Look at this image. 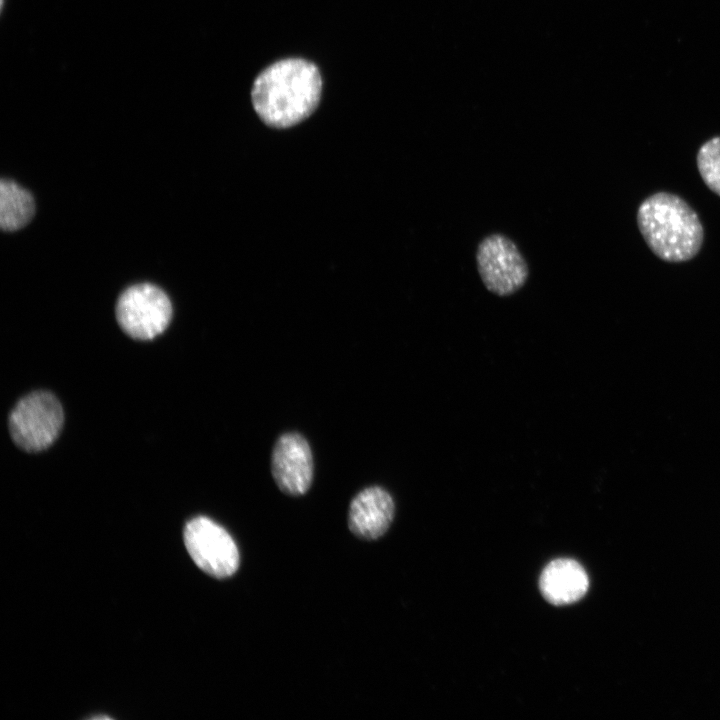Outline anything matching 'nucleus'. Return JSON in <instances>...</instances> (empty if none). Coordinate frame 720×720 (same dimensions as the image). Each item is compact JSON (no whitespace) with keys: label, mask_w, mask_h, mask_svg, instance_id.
Wrapping results in <instances>:
<instances>
[{"label":"nucleus","mask_w":720,"mask_h":720,"mask_svg":"<svg viewBox=\"0 0 720 720\" xmlns=\"http://www.w3.org/2000/svg\"><path fill=\"white\" fill-rule=\"evenodd\" d=\"M94 719H109V717H107V716H97V717H94Z\"/></svg>","instance_id":"f8f14e48"},{"label":"nucleus","mask_w":720,"mask_h":720,"mask_svg":"<svg viewBox=\"0 0 720 720\" xmlns=\"http://www.w3.org/2000/svg\"><path fill=\"white\" fill-rule=\"evenodd\" d=\"M322 77L302 58L281 59L265 68L251 89L253 108L270 127L288 128L308 118L319 104Z\"/></svg>","instance_id":"f257e3e1"},{"label":"nucleus","mask_w":720,"mask_h":720,"mask_svg":"<svg viewBox=\"0 0 720 720\" xmlns=\"http://www.w3.org/2000/svg\"><path fill=\"white\" fill-rule=\"evenodd\" d=\"M271 473L278 488L290 496L305 494L313 479V457L307 440L298 433H285L271 455Z\"/></svg>","instance_id":"0eeeda50"},{"label":"nucleus","mask_w":720,"mask_h":720,"mask_svg":"<svg viewBox=\"0 0 720 720\" xmlns=\"http://www.w3.org/2000/svg\"><path fill=\"white\" fill-rule=\"evenodd\" d=\"M121 329L137 340H150L161 334L172 318V305L166 293L155 285L142 283L127 288L116 305Z\"/></svg>","instance_id":"20e7f679"},{"label":"nucleus","mask_w":720,"mask_h":720,"mask_svg":"<svg viewBox=\"0 0 720 720\" xmlns=\"http://www.w3.org/2000/svg\"><path fill=\"white\" fill-rule=\"evenodd\" d=\"M589 579L575 560L560 558L551 561L542 571L539 588L553 605H567L580 600L587 592Z\"/></svg>","instance_id":"1a4fd4ad"},{"label":"nucleus","mask_w":720,"mask_h":720,"mask_svg":"<svg viewBox=\"0 0 720 720\" xmlns=\"http://www.w3.org/2000/svg\"><path fill=\"white\" fill-rule=\"evenodd\" d=\"M476 263L484 286L498 296L516 293L529 276L527 262L517 245L501 233L490 234L480 241Z\"/></svg>","instance_id":"39448f33"},{"label":"nucleus","mask_w":720,"mask_h":720,"mask_svg":"<svg viewBox=\"0 0 720 720\" xmlns=\"http://www.w3.org/2000/svg\"><path fill=\"white\" fill-rule=\"evenodd\" d=\"M696 163L705 185L720 196V136L713 137L701 145Z\"/></svg>","instance_id":"9b49d317"},{"label":"nucleus","mask_w":720,"mask_h":720,"mask_svg":"<svg viewBox=\"0 0 720 720\" xmlns=\"http://www.w3.org/2000/svg\"><path fill=\"white\" fill-rule=\"evenodd\" d=\"M63 421V409L58 399L50 392L35 391L15 405L8 426L18 447L27 452H38L56 440Z\"/></svg>","instance_id":"7ed1b4c3"},{"label":"nucleus","mask_w":720,"mask_h":720,"mask_svg":"<svg viewBox=\"0 0 720 720\" xmlns=\"http://www.w3.org/2000/svg\"><path fill=\"white\" fill-rule=\"evenodd\" d=\"M187 551L195 564L216 578L232 576L239 567V551L230 534L211 519L198 516L184 530Z\"/></svg>","instance_id":"423d86ee"},{"label":"nucleus","mask_w":720,"mask_h":720,"mask_svg":"<svg viewBox=\"0 0 720 720\" xmlns=\"http://www.w3.org/2000/svg\"><path fill=\"white\" fill-rule=\"evenodd\" d=\"M35 212L31 193L16 182L3 178L0 182V226L15 231L27 225Z\"/></svg>","instance_id":"9d476101"},{"label":"nucleus","mask_w":720,"mask_h":720,"mask_svg":"<svg viewBox=\"0 0 720 720\" xmlns=\"http://www.w3.org/2000/svg\"><path fill=\"white\" fill-rule=\"evenodd\" d=\"M637 225L648 248L666 262L693 259L704 242V229L695 210L680 196L656 192L637 210Z\"/></svg>","instance_id":"f03ea898"},{"label":"nucleus","mask_w":720,"mask_h":720,"mask_svg":"<svg viewBox=\"0 0 720 720\" xmlns=\"http://www.w3.org/2000/svg\"><path fill=\"white\" fill-rule=\"evenodd\" d=\"M394 513L395 505L391 495L381 487H368L351 501L348 526L357 537L375 540L388 530Z\"/></svg>","instance_id":"6e6552de"}]
</instances>
